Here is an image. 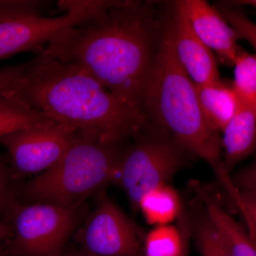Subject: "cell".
I'll return each instance as SVG.
<instances>
[{"label":"cell","mask_w":256,"mask_h":256,"mask_svg":"<svg viewBox=\"0 0 256 256\" xmlns=\"http://www.w3.org/2000/svg\"><path fill=\"white\" fill-rule=\"evenodd\" d=\"M12 224L9 220L0 222V256H4L5 245L12 236Z\"/></svg>","instance_id":"d4e9b609"},{"label":"cell","mask_w":256,"mask_h":256,"mask_svg":"<svg viewBox=\"0 0 256 256\" xmlns=\"http://www.w3.org/2000/svg\"><path fill=\"white\" fill-rule=\"evenodd\" d=\"M97 204L76 239L86 256H144L140 232L132 220L106 193L98 196Z\"/></svg>","instance_id":"9c48e42d"},{"label":"cell","mask_w":256,"mask_h":256,"mask_svg":"<svg viewBox=\"0 0 256 256\" xmlns=\"http://www.w3.org/2000/svg\"><path fill=\"white\" fill-rule=\"evenodd\" d=\"M10 168L3 160H0V210H6L11 200L14 198L11 188Z\"/></svg>","instance_id":"cb8c5ba5"},{"label":"cell","mask_w":256,"mask_h":256,"mask_svg":"<svg viewBox=\"0 0 256 256\" xmlns=\"http://www.w3.org/2000/svg\"><path fill=\"white\" fill-rule=\"evenodd\" d=\"M168 21L175 54L194 82L206 85L220 82L213 52L198 38L186 15L174 3Z\"/></svg>","instance_id":"8fae6325"},{"label":"cell","mask_w":256,"mask_h":256,"mask_svg":"<svg viewBox=\"0 0 256 256\" xmlns=\"http://www.w3.org/2000/svg\"><path fill=\"white\" fill-rule=\"evenodd\" d=\"M183 202L178 192L169 184L160 185L144 194L139 204V210L151 225H168L178 220Z\"/></svg>","instance_id":"2e32d148"},{"label":"cell","mask_w":256,"mask_h":256,"mask_svg":"<svg viewBox=\"0 0 256 256\" xmlns=\"http://www.w3.org/2000/svg\"><path fill=\"white\" fill-rule=\"evenodd\" d=\"M160 26L153 3L116 1L60 32L41 53L80 66L144 116L143 95L156 55Z\"/></svg>","instance_id":"6da1fadb"},{"label":"cell","mask_w":256,"mask_h":256,"mask_svg":"<svg viewBox=\"0 0 256 256\" xmlns=\"http://www.w3.org/2000/svg\"><path fill=\"white\" fill-rule=\"evenodd\" d=\"M218 8L220 12L227 22L234 28L238 38L246 40L250 44L256 52V24L252 22L244 13L233 6L223 3Z\"/></svg>","instance_id":"ffe728a7"},{"label":"cell","mask_w":256,"mask_h":256,"mask_svg":"<svg viewBox=\"0 0 256 256\" xmlns=\"http://www.w3.org/2000/svg\"><path fill=\"white\" fill-rule=\"evenodd\" d=\"M28 65L30 62L0 68V96L9 90L22 76Z\"/></svg>","instance_id":"7402d4cb"},{"label":"cell","mask_w":256,"mask_h":256,"mask_svg":"<svg viewBox=\"0 0 256 256\" xmlns=\"http://www.w3.org/2000/svg\"><path fill=\"white\" fill-rule=\"evenodd\" d=\"M148 122L162 128L210 165L226 192L234 190L224 168L220 131L208 122L198 102L196 84L175 54L169 21L161 30L142 100Z\"/></svg>","instance_id":"3957f363"},{"label":"cell","mask_w":256,"mask_h":256,"mask_svg":"<svg viewBox=\"0 0 256 256\" xmlns=\"http://www.w3.org/2000/svg\"><path fill=\"white\" fill-rule=\"evenodd\" d=\"M178 226L182 230L184 234V246L180 256H188L190 242L191 239L190 222L186 217H182L178 222Z\"/></svg>","instance_id":"484cf974"},{"label":"cell","mask_w":256,"mask_h":256,"mask_svg":"<svg viewBox=\"0 0 256 256\" xmlns=\"http://www.w3.org/2000/svg\"><path fill=\"white\" fill-rule=\"evenodd\" d=\"M116 1H60L65 13L45 18L46 2L0 0V60L26 52L41 53L58 34L85 21Z\"/></svg>","instance_id":"5b68a950"},{"label":"cell","mask_w":256,"mask_h":256,"mask_svg":"<svg viewBox=\"0 0 256 256\" xmlns=\"http://www.w3.org/2000/svg\"><path fill=\"white\" fill-rule=\"evenodd\" d=\"M12 236L4 256H57L78 224L80 206L48 203L24 205L13 198L6 208Z\"/></svg>","instance_id":"52a82bcc"},{"label":"cell","mask_w":256,"mask_h":256,"mask_svg":"<svg viewBox=\"0 0 256 256\" xmlns=\"http://www.w3.org/2000/svg\"><path fill=\"white\" fill-rule=\"evenodd\" d=\"M122 150L77 133L60 161L24 185L25 198L72 208L112 182Z\"/></svg>","instance_id":"277c9868"},{"label":"cell","mask_w":256,"mask_h":256,"mask_svg":"<svg viewBox=\"0 0 256 256\" xmlns=\"http://www.w3.org/2000/svg\"><path fill=\"white\" fill-rule=\"evenodd\" d=\"M226 4L230 6H250L256 9V0H237V1L227 2Z\"/></svg>","instance_id":"4316f807"},{"label":"cell","mask_w":256,"mask_h":256,"mask_svg":"<svg viewBox=\"0 0 256 256\" xmlns=\"http://www.w3.org/2000/svg\"><path fill=\"white\" fill-rule=\"evenodd\" d=\"M183 246L184 234L178 225L158 226L146 237L144 256H180Z\"/></svg>","instance_id":"d6986e66"},{"label":"cell","mask_w":256,"mask_h":256,"mask_svg":"<svg viewBox=\"0 0 256 256\" xmlns=\"http://www.w3.org/2000/svg\"><path fill=\"white\" fill-rule=\"evenodd\" d=\"M77 133L50 121L10 132L0 138L9 153L12 180L45 172L54 166L68 149Z\"/></svg>","instance_id":"ba28073f"},{"label":"cell","mask_w":256,"mask_h":256,"mask_svg":"<svg viewBox=\"0 0 256 256\" xmlns=\"http://www.w3.org/2000/svg\"><path fill=\"white\" fill-rule=\"evenodd\" d=\"M54 121L46 114L32 109L14 96H0V138L10 132Z\"/></svg>","instance_id":"e0dca14e"},{"label":"cell","mask_w":256,"mask_h":256,"mask_svg":"<svg viewBox=\"0 0 256 256\" xmlns=\"http://www.w3.org/2000/svg\"><path fill=\"white\" fill-rule=\"evenodd\" d=\"M190 186L204 205L233 256H256L255 240L224 210L210 190L196 180L192 181Z\"/></svg>","instance_id":"4fadbf2b"},{"label":"cell","mask_w":256,"mask_h":256,"mask_svg":"<svg viewBox=\"0 0 256 256\" xmlns=\"http://www.w3.org/2000/svg\"><path fill=\"white\" fill-rule=\"evenodd\" d=\"M234 67V90L240 104L256 114V54L242 50Z\"/></svg>","instance_id":"ac0fdd59"},{"label":"cell","mask_w":256,"mask_h":256,"mask_svg":"<svg viewBox=\"0 0 256 256\" xmlns=\"http://www.w3.org/2000/svg\"><path fill=\"white\" fill-rule=\"evenodd\" d=\"M186 207L191 238L194 240L200 255L234 256L222 234L210 220L204 205L196 194L186 204Z\"/></svg>","instance_id":"9a60e30c"},{"label":"cell","mask_w":256,"mask_h":256,"mask_svg":"<svg viewBox=\"0 0 256 256\" xmlns=\"http://www.w3.org/2000/svg\"><path fill=\"white\" fill-rule=\"evenodd\" d=\"M25 105L74 132L105 144L120 146L148 119L106 89L87 70L40 53L6 92Z\"/></svg>","instance_id":"7a4b0ae2"},{"label":"cell","mask_w":256,"mask_h":256,"mask_svg":"<svg viewBox=\"0 0 256 256\" xmlns=\"http://www.w3.org/2000/svg\"><path fill=\"white\" fill-rule=\"evenodd\" d=\"M57 256H86L84 255H82V254H64L63 252L62 254H60V255Z\"/></svg>","instance_id":"83f0119b"},{"label":"cell","mask_w":256,"mask_h":256,"mask_svg":"<svg viewBox=\"0 0 256 256\" xmlns=\"http://www.w3.org/2000/svg\"><path fill=\"white\" fill-rule=\"evenodd\" d=\"M233 202L245 216L250 229L256 228V195L238 192Z\"/></svg>","instance_id":"603a6c76"},{"label":"cell","mask_w":256,"mask_h":256,"mask_svg":"<svg viewBox=\"0 0 256 256\" xmlns=\"http://www.w3.org/2000/svg\"><path fill=\"white\" fill-rule=\"evenodd\" d=\"M174 4L186 15L198 38L220 62L234 66L242 50L238 35L227 22L220 10L204 0H180Z\"/></svg>","instance_id":"30bf717a"},{"label":"cell","mask_w":256,"mask_h":256,"mask_svg":"<svg viewBox=\"0 0 256 256\" xmlns=\"http://www.w3.org/2000/svg\"><path fill=\"white\" fill-rule=\"evenodd\" d=\"M196 90L204 114L210 124L223 132L240 106V101L233 87V82L223 80L213 84L198 85Z\"/></svg>","instance_id":"5bb4252c"},{"label":"cell","mask_w":256,"mask_h":256,"mask_svg":"<svg viewBox=\"0 0 256 256\" xmlns=\"http://www.w3.org/2000/svg\"><path fill=\"white\" fill-rule=\"evenodd\" d=\"M237 191L256 195V160L230 176Z\"/></svg>","instance_id":"44dd1931"},{"label":"cell","mask_w":256,"mask_h":256,"mask_svg":"<svg viewBox=\"0 0 256 256\" xmlns=\"http://www.w3.org/2000/svg\"><path fill=\"white\" fill-rule=\"evenodd\" d=\"M122 150L114 182L127 194L132 210H139L144 194L169 182L194 154L172 136L148 122Z\"/></svg>","instance_id":"8992f818"},{"label":"cell","mask_w":256,"mask_h":256,"mask_svg":"<svg viewBox=\"0 0 256 256\" xmlns=\"http://www.w3.org/2000/svg\"><path fill=\"white\" fill-rule=\"evenodd\" d=\"M222 132V159L226 171L230 174L235 166L256 150V114L240 104Z\"/></svg>","instance_id":"7c38bea8"}]
</instances>
